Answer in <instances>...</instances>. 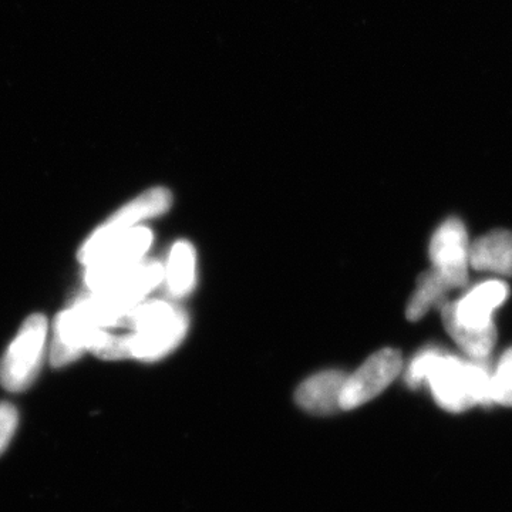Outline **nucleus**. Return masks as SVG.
Instances as JSON below:
<instances>
[{"mask_svg":"<svg viewBox=\"0 0 512 512\" xmlns=\"http://www.w3.org/2000/svg\"><path fill=\"white\" fill-rule=\"evenodd\" d=\"M491 372L488 360L429 348L413 357L407 367L406 382L410 387L427 384L441 409L463 413L476 406H490Z\"/></svg>","mask_w":512,"mask_h":512,"instance_id":"1","label":"nucleus"},{"mask_svg":"<svg viewBox=\"0 0 512 512\" xmlns=\"http://www.w3.org/2000/svg\"><path fill=\"white\" fill-rule=\"evenodd\" d=\"M188 316L183 309L164 301L141 302L127 313L120 326L126 357L154 362L183 342L188 330Z\"/></svg>","mask_w":512,"mask_h":512,"instance_id":"2","label":"nucleus"},{"mask_svg":"<svg viewBox=\"0 0 512 512\" xmlns=\"http://www.w3.org/2000/svg\"><path fill=\"white\" fill-rule=\"evenodd\" d=\"M46 336L45 316L26 319L0 365V383L6 390L20 393L35 382L45 357Z\"/></svg>","mask_w":512,"mask_h":512,"instance_id":"3","label":"nucleus"},{"mask_svg":"<svg viewBox=\"0 0 512 512\" xmlns=\"http://www.w3.org/2000/svg\"><path fill=\"white\" fill-rule=\"evenodd\" d=\"M171 202V192L163 187L151 188L133 201L127 202L84 242L79 252L80 261L84 265H89L111 241L126 234L130 229L140 227L141 222L165 214L170 210Z\"/></svg>","mask_w":512,"mask_h":512,"instance_id":"4","label":"nucleus"},{"mask_svg":"<svg viewBox=\"0 0 512 512\" xmlns=\"http://www.w3.org/2000/svg\"><path fill=\"white\" fill-rule=\"evenodd\" d=\"M153 244V234L146 227H136L120 235L101 249L87 265L86 284L90 292H97L116 281L121 275L143 262Z\"/></svg>","mask_w":512,"mask_h":512,"instance_id":"5","label":"nucleus"},{"mask_svg":"<svg viewBox=\"0 0 512 512\" xmlns=\"http://www.w3.org/2000/svg\"><path fill=\"white\" fill-rule=\"evenodd\" d=\"M403 369L399 350L382 349L373 353L353 375L346 377L340 406L355 410L380 396L396 380Z\"/></svg>","mask_w":512,"mask_h":512,"instance_id":"6","label":"nucleus"},{"mask_svg":"<svg viewBox=\"0 0 512 512\" xmlns=\"http://www.w3.org/2000/svg\"><path fill=\"white\" fill-rule=\"evenodd\" d=\"M430 259L433 264L431 269L443 276L451 289L467 285L470 241L466 227L458 218H448L434 232L430 242Z\"/></svg>","mask_w":512,"mask_h":512,"instance_id":"7","label":"nucleus"},{"mask_svg":"<svg viewBox=\"0 0 512 512\" xmlns=\"http://www.w3.org/2000/svg\"><path fill=\"white\" fill-rule=\"evenodd\" d=\"M507 296V284L491 279L474 286L458 301L450 302L451 311L457 322L467 328H490L494 326V312L503 305Z\"/></svg>","mask_w":512,"mask_h":512,"instance_id":"8","label":"nucleus"},{"mask_svg":"<svg viewBox=\"0 0 512 512\" xmlns=\"http://www.w3.org/2000/svg\"><path fill=\"white\" fill-rule=\"evenodd\" d=\"M101 329L93 328L74 306L60 313L56 320L50 363L53 367L70 365L86 350L92 349L93 340Z\"/></svg>","mask_w":512,"mask_h":512,"instance_id":"9","label":"nucleus"},{"mask_svg":"<svg viewBox=\"0 0 512 512\" xmlns=\"http://www.w3.org/2000/svg\"><path fill=\"white\" fill-rule=\"evenodd\" d=\"M346 377L348 375L340 370H325L309 377L296 390V403L306 412L319 416L339 412Z\"/></svg>","mask_w":512,"mask_h":512,"instance_id":"10","label":"nucleus"},{"mask_svg":"<svg viewBox=\"0 0 512 512\" xmlns=\"http://www.w3.org/2000/svg\"><path fill=\"white\" fill-rule=\"evenodd\" d=\"M470 266L476 271L512 276V232H488L470 245Z\"/></svg>","mask_w":512,"mask_h":512,"instance_id":"11","label":"nucleus"},{"mask_svg":"<svg viewBox=\"0 0 512 512\" xmlns=\"http://www.w3.org/2000/svg\"><path fill=\"white\" fill-rule=\"evenodd\" d=\"M440 311L448 335L457 343L458 348L463 350L464 355L470 359L488 360L497 343L495 325L485 329H473L461 325L454 318L448 301L441 306Z\"/></svg>","mask_w":512,"mask_h":512,"instance_id":"12","label":"nucleus"},{"mask_svg":"<svg viewBox=\"0 0 512 512\" xmlns=\"http://www.w3.org/2000/svg\"><path fill=\"white\" fill-rule=\"evenodd\" d=\"M197 259L190 242L180 241L171 249L167 266L164 268V281L168 292L175 298H184L195 285Z\"/></svg>","mask_w":512,"mask_h":512,"instance_id":"13","label":"nucleus"},{"mask_svg":"<svg viewBox=\"0 0 512 512\" xmlns=\"http://www.w3.org/2000/svg\"><path fill=\"white\" fill-rule=\"evenodd\" d=\"M450 291H453L451 286L434 269L424 272L420 275L416 291L407 305V319L416 322L424 318L434 306L441 308L447 302V293Z\"/></svg>","mask_w":512,"mask_h":512,"instance_id":"14","label":"nucleus"},{"mask_svg":"<svg viewBox=\"0 0 512 512\" xmlns=\"http://www.w3.org/2000/svg\"><path fill=\"white\" fill-rule=\"evenodd\" d=\"M491 404L512 407V348L505 350L491 372Z\"/></svg>","mask_w":512,"mask_h":512,"instance_id":"15","label":"nucleus"},{"mask_svg":"<svg viewBox=\"0 0 512 512\" xmlns=\"http://www.w3.org/2000/svg\"><path fill=\"white\" fill-rule=\"evenodd\" d=\"M19 413L13 404L0 403V456L8 450L10 441L18 430Z\"/></svg>","mask_w":512,"mask_h":512,"instance_id":"16","label":"nucleus"}]
</instances>
